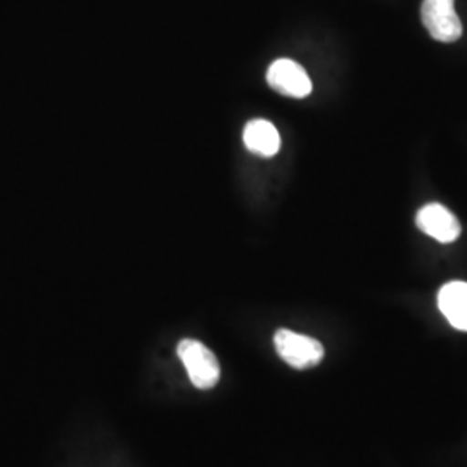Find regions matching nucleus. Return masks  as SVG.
<instances>
[{"label":"nucleus","mask_w":467,"mask_h":467,"mask_svg":"<svg viewBox=\"0 0 467 467\" xmlns=\"http://www.w3.org/2000/svg\"><path fill=\"white\" fill-rule=\"evenodd\" d=\"M191 383L198 389H212L220 379V364L215 353L196 339H182L177 347Z\"/></svg>","instance_id":"nucleus-1"},{"label":"nucleus","mask_w":467,"mask_h":467,"mask_svg":"<svg viewBox=\"0 0 467 467\" xmlns=\"http://www.w3.org/2000/svg\"><path fill=\"white\" fill-rule=\"evenodd\" d=\"M274 345L279 357L291 368H316L324 358V347L317 339L289 329H279L274 336Z\"/></svg>","instance_id":"nucleus-2"},{"label":"nucleus","mask_w":467,"mask_h":467,"mask_svg":"<svg viewBox=\"0 0 467 467\" xmlns=\"http://www.w3.org/2000/svg\"><path fill=\"white\" fill-rule=\"evenodd\" d=\"M420 17L426 30L438 42L451 44L461 38L462 23L451 0H424Z\"/></svg>","instance_id":"nucleus-3"},{"label":"nucleus","mask_w":467,"mask_h":467,"mask_svg":"<svg viewBox=\"0 0 467 467\" xmlns=\"http://www.w3.org/2000/svg\"><path fill=\"white\" fill-rule=\"evenodd\" d=\"M267 82L275 92L287 98H306L312 92V80L305 67L291 59L274 61L267 71Z\"/></svg>","instance_id":"nucleus-4"},{"label":"nucleus","mask_w":467,"mask_h":467,"mask_svg":"<svg viewBox=\"0 0 467 467\" xmlns=\"http://www.w3.org/2000/svg\"><path fill=\"white\" fill-rule=\"evenodd\" d=\"M419 229L440 243H453L461 235V223L449 208L431 202L420 208L416 217Z\"/></svg>","instance_id":"nucleus-5"},{"label":"nucleus","mask_w":467,"mask_h":467,"mask_svg":"<svg viewBox=\"0 0 467 467\" xmlns=\"http://www.w3.org/2000/svg\"><path fill=\"white\" fill-rule=\"evenodd\" d=\"M243 140L248 150L264 158H272L281 150V135L277 129L274 127V123L262 118L251 119L246 123Z\"/></svg>","instance_id":"nucleus-6"},{"label":"nucleus","mask_w":467,"mask_h":467,"mask_svg":"<svg viewBox=\"0 0 467 467\" xmlns=\"http://www.w3.org/2000/svg\"><path fill=\"white\" fill-rule=\"evenodd\" d=\"M438 306L455 329L467 333V283L445 284L438 293Z\"/></svg>","instance_id":"nucleus-7"},{"label":"nucleus","mask_w":467,"mask_h":467,"mask_svg":"<svg viewBox=\"0 0 467 467\" xmlns=\"http://www.w3.org/2000/svg\"><path fill=\"white\" fill-rule=\"evenodd\" d=\"M451 2H453V0H451Z\"/></svg>","instance_id":"nucleus-8"}]
</instances>
